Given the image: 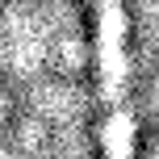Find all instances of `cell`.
Listing matches in <instances>:
<instances>
[{
  "instance_id": "6da1fadb",
  "label": "cell",
  "mask_w": 159,
  "mask_h": 159,
  "mask_svg": "<svg viewBox=\"0 0 159 159\" xmlns=\"http://www.w3.org/2000/svg\"><path fill=\"white\" fill-rule=\"evenodd\" d=\"M92 42H96V92H101V147H105V159H134L126 0H92Z\"/></svg>"
}]
</instances>
